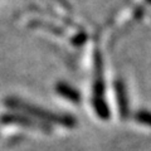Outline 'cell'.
Segmentation results:
<instances>
[{"label": "cell", "instance_id": "6da1fadb", "mask_svg": "<svg viewBox=\"0 0 151 151\" xmlns=\"http://www.w3.org/2000/svg\"><path fill=\"white\" fill-rule=\"evenodd\" d=\"M4 105L8 108H10V110L30 115L33 119L39 120V121L45 122V124H49V125L55 124V125L68 127V129H73V127H76L78 124L77 119L72 115L52 112V111L45 110V108H42V107L32 105V103H28V102L20 100V98H17V97H6L5 100H4Z\"/></svg>", "mask_w": 151, "mask_h": 151}, {"label": "cell", "instance_id": "7a4b0ae2", "mask_svg": "<svg viewBox=\"0 0 151 151\" xmlns=\"http://www.w3.org/2000/svg\"><path fill=\"white\" fill-rule=\"evenodd\" d=\"M0 121H1V124H5V125H18L23 127H30V129L40 130L42 132H47V134L52 132V126L49 124L35 120L33 117L27 116L25 113H20V112L5 113V115L1 116Z\"/></svg>", "mask_w": 151, "mask_h": 151}, {"label": "cell", "instance_id": "3957f363", "mask_svg": "<svg viewBox=\"0 0 151 151\" xmlns=\"http://www.w3.org/2000/svg\"><path fill=\"white\" fill-rule=\"evenodd\" d=\"M115 91H116V100L117 106H119L120 117L124 120H127L130 117V103H129V96H127L126 84L122 79H117L115 82Z\"/></svg>", "mask_w": 151, "mask_h": 151}, {"label": "cell", "instance_id": "277c9868", "mask_svg": "<svg viewBox=\"0 0 151 151\" xmlns=\"http://www.w3.org/2000/svg\"><path fill=\"white\" fill-rule=\"evenodd\" d=\"M55 92L62 96L65 100H68L69 102L74 103V105H79L82 102V94L79 93L74 87H72L70 84L65 82H58L55 86Z\"/></svg>", "mask_w": 151, "mask_h": 151}, {"label": "cell", "instance_id": "5b68a950", "mask_svg": "<svg viewBox=\"0 0 151 151\" xmlns=\"http://www.w3.org/2000/svg\"><path fill=\"white\" fill-rule=\"evenodd\" d=\"M30 27H38V28H45V29H48L49 32L52 33H54V34H58V35H63L64 34V32L62 29H59L58 27H55L53 24H49V23H45V22H40V20H34V22H32Z\"/></svg>", "mask_w": 151, "mask_h": 151}, {"label": "cell", "instance_id": "8992f818", "mask_svg": "<svg viewBox=\"0 0 151 151\" xmlns=\"http://www.w3.org/2000/svg\"><path fill=\"white\" fill-rule=\"evenodd\" d=\"M135 120L141 125H146L151 127V112L147 110H139L135 113Z\"/></svg>", "mask_w": 151, "mask_h": 151}, {"label": "cell", "instance_id": "52a82bcc", "mask_svg": "<svg viewBox=\"0 0 151 151\" xmlns=\"http://www.w3.org/2000/svg\"><path fill=\"white\" fill-rule=\"evenodd\" d=\"M87 39V35H86V33H83V32H79L77 35H76L73 39H72V43L74 45H77V47H81L84 42H86Z\"/></svg>", "mask_w": 151, "mask_h": 151}, {"label": "cell", "instance_id": "ba28073f", "mask_svg": "<svg viewBox=\"0 0 151 151\" xmlns=\"http://www.w3.org/2000/svg\"><path fill=\"white\" fill-rule=\"evenodd\" d=\"M57 1L62 4V5H63L65 9H72V8H70V5H69V4L67 3V0H57Z\"/></svg>", "mask_w": 151, "mask_h": 151}]
</instances>
